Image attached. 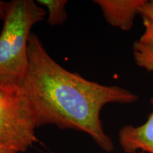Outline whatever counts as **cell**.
<instances>
[{
  "mask_svg": "<svg viewBox=\"0 0 153 153\" xmlns=\"http://www.w3.org/2000/svg\"><path fill=\"white\" fill-rule=\"evenodd\" d=\"M27 72L20 87L35 114L37 128L55 125L89 135L106 152L114 150L100 118L111 103L128 104L138 96L119 86H106L73 73L53 59L39 38L31 33L28 46Z\"/></svg>",
  "mask_w": 153,
  "mask_h": 153,
  "instance_id": "cell-1",
  "label": "cell"
},
{
  "mask_svg": "<svg viewBox=\"0 0 153 153\" xmlns=\"http://www.w3.org/2000/svg\"><path fill=\"white\" fill-rule=\"evenodd\" d=\"M46 11L33 0L9 1L0 33V84L20 86L28 66L30 30Z\"/></svg>",
  "mask_w": 153,
  "mask_h": 153,
  "instance_id": "cell-2",
  "label": "cell"
},
{
  "mask_svg": "<svg viewBox=\"0 0 153 153\" xmlns=\"http://www.w3.org/2000/svg\"><path fill=\"white\" fill-rule=\"evenodd\" d=\"M35 114L20 86L0 84V144L26 152L38 141Z\"/></svg>",
  "mask_w": 153,
  "mask_h": 153,
  "instance_id": "cell-3",
  "label": "cell"
},
{
  "mask_svg": "<svg viewBox=\"0 0 153 153\" xmlns=\"http://www.w3.org/2000/svg\"><path fill=\"white\" fill-rule=\"evenodd\" d=\"M146 0H95L108 24L124 31L133 27L140 7Z\"/></svg>",
  "mask_w": 153,
  "mask_h": 153,
  "instance_id": "cell-4",
  "label": "cell"
},
{
  "mask_svg": "<svg viewBox=\"0 0 153 153\" xmlns=\"http://www.w3.org/2000/svg\"><path fill=\"white\" fill-rule=\"evenodd\" d=\"M150 103L153 106V95ZM118 142L126 153H153V111L143 125H128L120 128Z\"/></svg>",
  "mask_w": 153,
  "mask_h": 153,
  "instance_id": "cell-5",
  "label": "cell"
},
{
  "mask_svg": "<svg viewBox=\"0 0 153 153\" xmlns=\"http://www.w3.org/2000/svg\"><path fill=\"white\" fill-rule=\"evenodd\" d=\"M67 0H38V4L45 7L48 11V23L51 26L62 24L66 21L68 14L65 9Z\"/></svg>",
  "mask_w": 153,
  "mask_h": 153,
  "instance_id": "cell-6",
  "label": "cell"
},
{
  "mask_svg": "<svg viewBox=\"0 0 153 153\" xmlns=\"http://www.w3.org/2000/svg\"><path fill=\"white\" fill-rule=\"evenodd\" d=\"M133 55L137 66L153 72V45L136 41L133 45Z\"/></svg>",
  "mask_w": 153,
  "mask_h": 153,
  "instance_id": "cell-7",
  "label": "cell"
},
{
  "mask_svg": "<svg viewBox=\"0 0 153 153\" xmlns=\"http://www.w3.org/2000/svg\"><path fill=\"white\" fill-rule=\"evenodd\" d=\"M144 25V33L140 38L141 43L153 45V22L147 19H143Z\"/></svg>",
  "mask_w": 153,
  "mask_h": 153,
  "instance_id": "cell-8",
  "label": "cell"
},
{
  "mask_svg": "<svg viewBox=\"0 0 153 153\" xmlns=\"http://www.w3.org/2000/svg\"><path fill=\"white\" fill-rule=\"evenodd\" d=\"M138 14L143 19H147L153 22V0L145 1L144 4L140 7Z\"/></svg>",
  "mask_w": 153,
  "mask_h": 153,
  "instance_id": "cell-9",
  "label": "cell"
},
{
  "mask_svg": "<svg viewBox=\"0 0 153 153\" xmlns=\"http://www.w3.org/2000/svg\"><path fill=\"white\" fill-rule=\"evenodd\" d=\"M0 153H19V151L12 147L0 144Z\"/></svg>",
  "mask_w": 153,
  "mask_h": 153,
  "instance_id": "cell-10",
  "label": "cell"
},
{
  "mask_svg": "<svg viewBox=\"0 0 153 153\" xmlns=\"http://www.w3.org/2000/svg\"><path fill=\"white\" fill-rule=\"evenodd\" d=\"M137 153H145V152H137Z\"/></svg>",
  "mask_w": 153,
  "mask_h": 153,
  "instance_id": "cell-11",
  "label": "cell"
}]
</instances>
